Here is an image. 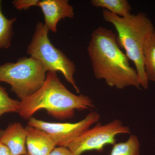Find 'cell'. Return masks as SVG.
<instances>
[{
  "instance_id": "obj_1",
  "label": "cell",
  "mask_w": 155,
  "mask_h": 155,
  "mask_svg": "<svg viewBox=\"0 0 155 155\" xmlns=\"http://www.w3.org/2000/svg\"><path fill=\"white\" fill-rule=\"evenodd\" d=\"M87 49L97 79H104L108 86L119 89L140 88L136 70L130 67L117 43V34L100 26L92 33Z\"/></svg>"
},
{
  "instance_id": "obj_2",
  "label": "cell",
  "mask_w": 155,
  "mask_h": 155,
  "mask_svg": "<svg viewBox=\"0 0 155 155\" xmlns=\"http://www.w3.org/2000/svg\"><path fill=\"white\" fill-rule=\"evenodd\" d=\"M94 107L89 97L72 93L61 82L57 72L49 71L41 87L19 101L17 113L29 120L38 111L44 109L51 116L65 119L73 117L75 110H89Z\"/></svg>"
},
{
  "instance_id": "obj_3",
  "label": "cell",
  "mask_w": 155,
  "mask_h": 155,
  "mask_svg": "<svg viewBox=\"0 0 155 155\" xmlns=\"http://www.w3.org/2000/svg\"><path fill=\"white\" fill-rule=\"evenodd\" d=\"M102 14L104 20L116 28L119 47L125 49L128 59L135 65L140 86L148 89L149 81L145 72L143 51L147 39L155 29L152 22L143 12L122 17L104 9Z\"/></svg>"
},
{
  "instance_id": "obj_4",
  "label": "cell",
  "mask_w": 155,
  "mask_h": 155,
  "mask_svg": "<svg viewBox=\"0 0 155 155\" xmlns=\"http://www.w3.org/2000/svg\"><path fill=\"white\" fill-rule=\"evenodd\" d=\"M43 65L32 57H22L16 63L0 65V82L11 86L20 101L35 93L43 85L46 78Z\"/></svg>"
},
{
  "instance_id": "obj_5",
  "label": "cell",
  "mask_w": 155,
  "mask_h": 155,
  "mask_svg": "<svg viewBox=\"0 0 155 155\" xmlns=\"http://www.w3.org/2000/svg\"><path fill=\"white\" fill-rule=\"evenodd\" d=\"M49 31L45 23L40 22L37 23L31 41L27 47V54L39 61L47 72H61L67 81L79 93L80 90L74 78L76 71L75 64L50 41Z\"/></svg>"
},
{
  "instance_id": "obj_6",
  "label": "cell",
  "mask_w": 155,
  "mask_h": 155,
  "mask_svg": "<svg viewBox=\"0 0 155 155\" xmlns=\"http://www.w3.org/2000/svg\"><path fill=\"white\" fill-rule=\"evenodd\" d=\"M130 133L129 127L119 119L104 125L98 123L70 142L66 147L74 155H81L87 151L101 152L107 145L116 143V135Z\"/></svg>"
},
{
  "instance_id": "obj_7",
  "label": "cell",
  "mask_w": 155,
  "mask_h": 155,
  "mask_svg": "<svg viewBox=\"0 0 155 155\" xmlns=\"http://www.w3.org/2000/svg\"><path fill=\"white\" fill-rule=\"evenodd\" d=\"M100 118L99 114L96 112H91L81 121L74 123L46 122L31 117L28 125L46 132L56 145L66 147L91 125L98 122Z\"/></svg>"
},
{
  "instance_id": "obj_8",
  "label": "cell",
  "mask_w": 155,
  "mask_h": 155,
  "mask_svg": "<svg viewBox=\"0 0 155 155\" xmlns=\"http://www.w3.org/2000/svg\"><path fill=\"white\" fill-rule=\"evenodd\" d=\"M38 6L43 13L45 25L54 33L57 32V25L61 19L74 16L73 7L68 0H43L40 1Z\"/></svg>"
},
{
  "instance_id": "obj_9",
  "label": "cell",
  "mask_w": 155,
  "mask_h": 155,
  "mask_svg": "<svg viewBox=\"0 0 155 155\" xmlns=\"http://www.w3.org/2000/svg\"><path fill=\"white\" fill-rule=\"evenodd\" d=\"M27 130L19 122L9 124L0 131V142L5 146L12 155H25Z\"/></svg>"
},
{
  "instance_id": "obj_10",
  "label": "cell",
  "mask_w": 155,
  "mask_h": 155,
  "mask_svg": "<svg viewBox=\"0 0 155 155\" xmlns=\"http://www.w3.org/2000/svg\"><path fill=\"white\" fill-rule=\"evenodd\" d=\"M26 145L29 155H49L56 147L55 143L46 132L28 125Z\"/></svg>"
},
{
  "instance_id": "obj_11",
  "label": "cell",
  "mask_w": 155,
  "mask_h": 155,
  "mask_svg": "<svg viewBox=\"0 0 155 155\" xmlns=\"http://www.w3.org/2000/svg\"><path fill=\"white\" fill-rule=\"evenodd\" d=\"M143 57L147 79L155 83V28L146 42Z\"/></svg>"
},
{
  "instance_id": "obj_12",
  "label": "cell",
  "mask_w": 155,
  "mask_h": 155,
  "mask_svg": "<svg viewBox=\"0 0 155 155\" xmlns=\"http://www.w3.org/2000/svg\"><path fill=\"white\" fill-rule=\"evenodd\" d=\"M91 2L95 7L104 8L120 17H127L131 14L132 8L126 0H91Z\"/></svg>"
},
{
  "instance_id": "obj_13",
  "label": "cell",
  "mask_w": 155,
  "mask_h": 155,
  "mask_svg": "<svg viewBox=\"0 0 155 155\" xmlns=\"http://www.w3.org/2000/svg\"><path fill=\"white\" fill-rule=\"evenodd\" d=\"M2 3L0 0V49L11 47L14 35L13 25L17 20L16 17L8 19L4 15L2 11Z\"/></svg>"
},
{
  "instance_id": "obj_14",
  "label": "cell",
  "mask_w": 155,
  "mask_h": 155,
  "mask_svg": "<svg viewBox=\"0 0 155 155\" xmlns=\"http://www.w3.org/2000/svg\"><path fill=\"white\" fill-rule=\"evenodd\" d=\"M140 147L138 138L132 134L125 142L114 145L110 155H140Z\"/></svg>"
},
{
  "instance_id": "obj_15",
  "label": "cell",
  "mask_w": 155,
  "mask_h": 155,
  "mask_svg": "<svg viewBox=\"0 0 155 155\" xmlns=\"http://www.w3.org/2000/svg\"><path fill=\"white\" fill-rule=\"evenodd\" d=\"M19 103L10 97L5 87L0 85V117L6 113H18Z\"/></svg>"
},
{
  "instance_id": "obj_16",
  "label": "cell",
  "mask_w": 155,
  "mask_h": 155,
  "mask_svg": "<svg viewBox=\"0 0 155 155\" xmlns=\"http://www.w3.org/2000/svg\"><path fill=\"white\" fill-rule=\"evenodd\" d=\"M39 0H14L12 2L13 6L19 11L26 10L33 6H38Z\"/></svg>"
},
{
  "instance_id": "obj_17",
  "label": "cell",
  "mask_w": 155,
  "mask_h": 155,
  "mask_svg": "<svg viewBox=\"0 0 155 155\" xmlns=\"http://www.w3.org/2000/svg\"><path fill=\"white\" fill-rule=\"evenodd\" d=\"M49 155H74L71 151L64 147H55Z\"/></svg>"
},
{
  "instance_id": "obj_18",
  "label": "cell",
  "mask_w": 155,
  "mask_h": 155,
  "mask_svg": "<svg viewBox=\"0 0 155 155\" xmlns=\"http://www.w3.org/2000/svg\"><path fill=\"white\" fill-rule=\"evenodd\" d=\"M0 155H12L8 149L0 142Z\"/></svg>"
},
{
  "instance_id": "obj_19",
  "label": "cell",
  "mask_w": 155,
  "mask_h": 155,
  "mask_svg": "<svg viewBox=\"0 0 155 155\" xmlns=\"http://www.w3.org/2000/svg\"><path fill=\"white\" fill-rule=\"evenodd\" d=\"M28 155V153H27V154H26V155Z\"/></svg>"
}]
</instances>
